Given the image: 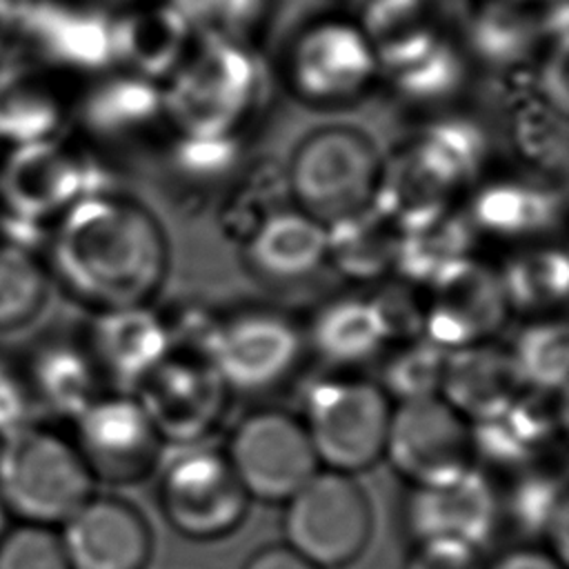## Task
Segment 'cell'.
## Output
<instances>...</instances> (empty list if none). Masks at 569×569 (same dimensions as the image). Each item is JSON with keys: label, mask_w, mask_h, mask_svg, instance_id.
Here are the masks:
<instances>
[{"label": "cell", "mask_w": 569, "mask_h": 569, "mask_svg": "<svg viewBox=\"0 0 569 569\" xmlns=\"http://www.w3.org/2000/svg\"><path fill=\"white\" fill-rule=\"evenodd\" d=\"M9 518H11V513H9V509H7V505H4V500H2V496H0V538H2V533L11 527V525H9Z\"/></svg>", "instance_id": "cell-49"}, {"label": "cell", "mask_w": 569, "mask_h": 569, "mask_svg": "<svg viewBox=\"0 0 569 569\" xmlns=\"http://www.w3.org/2000/svg\"><path fill=\"white\" fill-rule=\"evenodd\" d=\"M311 342L336 365H358L391 342L373 298H342L322 307L311 325Z\"/></svg>", "instance_id": "cell-28"}, {"label": "cell", "mask_w": 569, "mask_h": 569, "mask_svg": "<svg viewBox=\"0 0 569 569\" xmlns=\"http://www.w3.org/2000/svg\"><path fill=\"white\" fill-rule=\"evenodd\" d=\"M565 396V389L545 391L527 387L513 405L498 416L471 422L476 456H482L502 467H518L553 436L558 425H565V405L553 407Z\"/></svg>", "instance_id": "cell-22"}, {"label": "cell", "mask_w": 569, "mask_h": 569, "mask_svg": "<svg viewBox=\"0 0 569 569\" xmlns=\"http://www.w3.org/2000/svg\"><path fill=\"white\" fill-rule=\"evenodd\" d=\"M224 456L249 498L269 502H284L320 469L302 420L278 409L247 416Z\"/></svg>", "instance_id": "cell-10"}, {"label": "cell", "mask_w": 569, "mask_h": 569, "mask_svg": "<svg viewBox=\"0 0 569 569\" xmlns=\"http://www.w3.org/2000/svg\"><path fill=\"white\" fill-rule=\"evenodd\" d=\"M247 260L271 280H300L327 260V224L302 209H280L247 238Z\"/></svg>", "instance_id": "cell-23"}, {"label": "cell", "mask_w": 569, "mask_h": 569, "mask_svg": "<svg viewBox=\"0 0 569 569\" xmlns=\"http://www.w3.org/2000/svg\"><path fill=\"white\" fill-rule=\"evenodd\" d=\"M22 369L33 402H40L60 416L76 418L100 396L102 373L87 345L58 338L40 342Z\"/></svg>", "instance_id": "cell-24"}, {"label": "cell", "mask_w": 569, "mask_h": 569, "mask_svg": "<svg viewBox=\"0 0 569 569\" xmlns=\"http://www.w3.org/2000/svg\"><path fill=\"white\" fill-rule=\"evenodd\" d=\"M391 398L380 385L353 378L316 382L305 398L302 425L320 467L356 473L382 453Z\"/></svg>", "instance_id": "cell-6"}, {"label": "cell", "mask_w": 569, "mask_h": 569, "mask_svg": "<svg viewBox=\"0 0 569 569\" xmlns=\"http://www.w3.org/2000/svg\"><path fill=\"white\" fill-rule=\"evenodd\" d=\"M162 113V89L138 73L100 80L80 104V120L93 136L118 138L149 124Z\"/></svg>", "instance_id": "cell-30"}, {"label": "cell", "mask_w": 569, "mask_h": 569, "mask_svg": "<svg viewBox=\"0 0 569 569\" xmlns=\"http://www.w3.org/2000/svg\"><path fill=\"white\" fill-rule=\"evenodd\" d=\"M300 351L298 329L271 311H249L220 322L209 342V360L224 385L242 391L280 382L296 367Z\"/></svg>", "instance_id": "cell-15"}, {"label": "cell", "mask_w": 569, "mask_h": 569, "mask_svg": "<svg viewBox=\"0 0 569 569\" xmlns=\"http://www.w3.org/2000/svg\"><path fill=\"white\" fill-rule=\"evenodd\" d=\"M287 547L320 569L353 562L371 536V507L349 476L320 467L284 500Z\"/></svg>", "instance_id": "cell-7"}, {"label": "cell", "mask_w": 569, "mask_h": 569, "mask_svg": "<svg viewBox=\"0 0 569 569\" xmlns=\"http://www.w3.org/2000/svg\"><path fill=\"white\" fill-rule=\"evenodd\" d=\"M509 353L527 387L545 391L565 389L569 331L562 320L542 318L527 325L509 347Z\"/></svg>", "instance_id": "cell-37"}, {"label": "cell", "mask_w": 569, "mask_h": 569, "mask_svg": "<svg viewBox=\"0 0 569 569\" xmlns=\"http://www.w3.org/2000/svg\"><path fill=\"white\" fill-rule=\"evenodd\" d=\"M238 153L240 149L236 136L180 133L173 149V162L178 171L191 178L211 180L229 173L238 160Z\"/></svg>", "instance_id": "cell-42"}, {"label": "cell", "mask_w": 569, "mask_h": 569, "mask_svg": "<svg viewBox=\"0 0 569 569\" xmlns=\"http://www.w3.org/2000/svg\"><path fill=\"white\" fill-rule=\"evenodd\" d=\"M525 389L509 349L487 340L447 351L440 396L469 422L498 416Z\"/></svg>", "instance_id": "cell-19"}, {"label": "cell", "mask_w": 569, "mask_h": 569, "mask_svg": "<svg viewBox=\"0 0 569 569\" xmlns=\"http://www.w3.org/2000/svg\"><path fill=\"white\" fill-rule=\"evenodd\" d=\"M427 287L422 331L447 351L487 342L507 320L509 305L498 271L471 256L438 273Z\"/></svg>", "instance_id": "cell-14"}, {"label": "cell", "mask_w": 569, "mask_h": 569, "mask_svg": "<svg viewBox=\"0 0 569 569\" xmlns=\"http://www.w3.org/2000/svg\"><path fill=\"white\" fill-rule=\"evenodd\" d=\"M0 569H71L53 527L18 522L0 538Z\"/></svg>", "instance_id": "cell-41"}, {"label": "cell", "mask_w": 569, "mask_h": 569, "mask_svg": "<svg viewBox=\"0 0 569 569\" xmlns=\"http://www.w3.org/2000/svg\"><path fill=\"white\" fill-rule=\"evenodd\" d=\"M53 278L104 311L147 305L167 273V240L136 200L100 191L73 202L49 231Z\"/></svg>", "instance_id": "cell-1"}, {"label": "cell", "mask_w": 569, "mask_h": 569, "mask_svg": "<svg viewBox=\"0 0 569 569\" xmlns=\"http://www.w3.org/2000/svg\"><path fill=\"white\" fill-rule=\"evenodd\" d=\"M542 22H538L518 0H485L467 22L469 49L487 64L513 69L531 56Z\"/></svg>", "instance_id": "cell-31"}, {"label": "cell", "mask_w": 569, "mask_h": 569, "mask_svg": "<svg viewBox=\"0 0 569 569\" xmlns=\"http://www.w3.org/2000/svg\"><path fill=\"white\" fill-rule=\"evenodd\" d=\"M73 425L71 440L93 478L133 482L160 458L162 438L136 396L100 393L73 418Z\"/></svg>", "instance_id": "cell-13"}, {"label": "cell", "mask_w": 569, "mask_h": 569, "mask_svg": "<svg viewBox=\"0 0 569 569\" xmlns=\"http://www.w3.org/2000/svg\"><path fill=\"white\" fill-rule=\"evenodd\" d=\"M9 2H16V0H9Z\"/></svg>", "instance_id": "cell-51"}, {"label": "cell", "mask_w": 569, "mask_h": 569, "mask_svg": "<svg viewBox=\"0 0 569 569\" xmlns=\"http://www.w3.org/2000/svg\"><path fill=\"white\" fill-rule=\"evenodd\" d=\"M49 269L33 249L0 240V331L20 329L42 309Z\"/></svg>", "instance_id": "cell-35"}, {"label": "cell", "mask_w": 569, "mask_h": 569, "mask_svg": "<svg viewBox=\"0 0 569 569\" xmlns=\"http://www.w3.org/2000/svg\"><path fill=\"white\" fill-rule=\"evenodd\" d=\"M405 151L433 184L451 193L480 171L487 140L473 122L449 118L429 124Z\"/></svg>", "instance_id": "cell-29"}, {"label": "cell", "mask_w": 569, "mask_h": 569, "mask_svg": "<svg viewBox=\"0 0 569 569\" xmlns=\"http://www.w3.org/2000/svg\"><path fill=\"white\" fill-rule=\"evenodd\" d=\"M385 76L400 96L413 102H433L458 91L465 80V62L460 51L440 36L425 53Z\"/></svg>", "instance_id": "cell-39"}, {"label": "cell", "mask_w": 569, "mask_h": 569, "mask_svg": "<svg viewBox=\"0 0 569 569\" xmlns=\"http://www.w3.org/2000/svg\"><path fill=\"white\" fill-rule=\"evenodd\" d=\"M429 4L431 0H362L360 29L371 42H380L407 29L429 24Z\"/></svg>", "instance_id": "cell-43"}, {"label": "cell", "mask_w": 569, "mask_h": 569, "mask_svg": "<svg viewBox=\"0 0 569 569\" xmlns=\"http://www.w3.org/2000/svg\"><path fill=\"white\" fill-rule=\"evenodd\" d=\"M289 80L309 102H342L362 93L378 76L373 42L349 20L309 24L291 44Z\"/></svg>", "instance_id": "cell-12"}, {"label": "cell", "mask_w": 569, "mask_h": 569, "mask_svg": "<svg viewBox=\"0 0 569 569\" xmlns=\"http://www.w3.org/2000/svg\"><path fill=\"white\" fill-rule=\"evenodd\" d=\"M558 211L560 198L529 182H493L485 187L473 202L476 224L507 238L549 229Z\"/></svg>", "instance_id": "cell-32"}, {"label": "cell", "mask_w": 569, "mask_h": 569, "mask_svg": "<svg viewBox=\"0 0 569 569\" xmlns=\"http://www.w3.org/2000/svg\"><path fill=\"white\" fill-rule=\"evenodd\" d=\"M258 91V67L242 42L200 40L162 89V113L191 136H236Z\"/></svg>", "instance_id": "cell-3"}, {"label": "cell", "mask_w": 569, "mask_h": 569, "mask_svg": "<svg viewBox=\"0 0 569 569\" xmlns=\"http://www.w3.org/2000/svg\"><path fill=\"white\" fill-rule=\"evenodd\" d=\"M62 549L71 569H144L151 531L140 511L116 496H91L64 522Z\"/></svg>", "instance_id": "cell-16"}, {"label": "cell", "mask_w": 569, "mask_h": 569, "mask_svg": "<svg viewBox=\"0 0 569 569\" xmlns=\"http://www.w3.org/2000/svg\"><path fill=\"white\" fill-rule=\"evenodd\" d=\"M380 167L376 147L362 131L322 127L298 144L284 176L298 209L329 224L373 200Z\"/></svg>", "instance_id": "cell-5"}, {"label": "cell", "mask_w": 569, "mask_h": 569, "mask_svg": "<svg viewBox=\"0 0 569 569\" xmlns=\"http://www.w3.org/2000/svg\"><path fill=\"white\" fill-rule=\"evenodd\" d=\"M18 33L29 36L33 49L56 67L102 71L116 62L111 18L62 2H40L18 13Z\"/></svg>", "instance_id": "cell-18"}, {"label": "cell", "mask_w": 569, "mask_h": 569, "mask_svg": "<svg viewBox=\"0 0 569 569\" xmlns=\"http://www.w3.org/2000/svg\"><path fill=\"white\" fill-rule=\"evenodd\" d=\"M358 2H362V0H358Z\"/></svg>", "instance_id": "cell-52"}, {"label": "cell", "mask_w": 569, "mask_h": 569, "mask_svg": "<svg viewBox=\"0 0 569 569\" xmlns=\"http://www.w3.org/2000/svg\"><path fill=\"white\" fill-rule=\"evenodd\" d=\"M138 402L158 436L191 445L224 416L229 387L207 356L169 351L138 385Z\"/></svg>", "instance_id": "cell-11"}, {"label": "cell", "mask_w": 569, "mask_h": 569, "mask_svg": "<svg viewBox=\"0 0 569 569\" xmlns=\"http://www.w3.org/2000/svg\"><path fill=\"white\" fill-rule=\"evenodd\" d=\"M498 276L509 309L540 313L560 305L567 296L569 267L560 249L518 253Z\"/></svg>", "instance_id": "cell-34"}, {"label": "cell", "mask_w": 569, "mask_h": 569, "mask_svg": "<svg viewBox=\"0 0 569 569\" xmlns=\"http://www.w3.org/2000/svg\"><path fill=\"white\" fill-rule=\"evenodd\" d=\"M100 171L62 142L47 140L9 147L0 164V207L7 233L0 238L33 249L36 236L53 224L73 202L107 191Z\"/></svg>", "instance_id": "cell-4"}, {"label": "cell", "mask_w": 569, "mask_h": 569, "mask_svg": "<svg viewBox=\"0 0 569 569\" xmlns=\"http://www.w3.org/2000/svg\"><path fill=\"white\" fill-rule=\"evenodd\" d=\"M498 516V496L476 467L447 482L418 485L407 498V527L416 540L451 538L480 547L496 531Z\"/></svg>", "instance_id": "cell-17"}, {"label": "cell", "mask_w": 569, "mask_h": 569, "mask_svg": "<svg viewBox=\"0 0 569 569\" xmlns=\"http://www.w3.org/2000/svg\"><path fill=\"white\" fill-rule=\"evenodd\" d=\"M87 349L102 376L138 385L167 353L169 331L147 305L98 311Z\"/></svg>", "instance_id": "cell-20"}, {"label": "cell", "mask_w": 569, "mask_h": 569, "mask_svg": "<svg viewBox=\"0 0 569 569\" xmlns=\"http://www.w3.org/2000/svg\"><path fill=\"white\" fill-rule=\"evenodd\" d=\"M513 147L533 164L562 169L567 162V113L547 102L538 89L513 100Z\"/></svg>", "instance_id": "cell-36"}, {"label": "cell", "mask_w": 569, "mask_h": 569, "mask_svg": "<svg viewBox=\"0 0 569 569\" xmlns=\"http://www.w3.org/2000/svg\"><path fill=\"white\" fill-rule=\"evenodd\" d=\"M93 482L73 440L49 427L29 422L0 440V496L20 522L62 525Z\"/></svg>", "instance_id": "cell-2"}, {"label": "cell", "mask_w": 569, "mask_h": 569, "mask_svg": "<svg viewBox=\"0 0 569 569\" xmlns=\"http://www.w3.org/2000/svg\"><path fill=\"white\" fill-rule=\"evenodd\" d=\"M445 360L447 349L427 336H413L387 358L380 387L389 398H396L398 402L436 396L440 393Z\"/></svg>", "instance_id": "cell-38"}, {"label": "cell", "mask_w": 569, "mask_h": 569, "mask_svg": "<svg viewBox=\"0 0 569 569\" xmlns=\"http://www.w3.org/2000/svg\"><path fill=\"white\" fill-rule=\"evenodd\" d=\"M518 2H525V0H518Z\"/></svg>", "instance_id": "cell-50"}, {"label": "cell", "mask_w": 569, "mask_h": 569, "mask_svg": "<svg viewBox=\"0 0 569 569\" xmlns=\"http://www.w3.org/2000/svg\"><path fill=\"white\" fill-rule=\"evenodd\" d=\"M244 569H320L300 553H296L287 545H276V547H264L258 553H253Z\"/></svg>", "instance_id": "cell-47"}, {"label": "cell", "mask_w": 569, "mask_h": 569, "mask_svg": "<svg viewBox=\"0 0 569 569\" xmlns=\"http://www.w3.org/2000/svg\"><path fill=\"white\" fill-rule=\"evenodd\" d=\"M158 498L169 525L193 540L231 533L249 509V493L229 458L213 449L180 453L164 469Z\"/></svg>", "instance_id": "cell-9"}, {"label": "cell", "mask_w": 569, "mask_h": 569, "mask_svg": "<svg viewBox=\"0 0 569 569\" xmlns=\"http://www.w3.org/2000/svg\"><path fill=\"white\" fill-rule=\"evenodd\" d=\"M113 58L124 62L131 73L149 80L169 78L189 51L193 36L178 9L164 0L138 4L111 18Z\"/></svg>", "instance_id": "cell-21"}, {"label": "cell", "mask_w": 569, "mask_h": 569, "mask_svg": "<svg viewBox=\"0 0 569 569\" xmlns=\"http://www.w3.org/2000/svg\"><path fill=\"white\" fill-rule=\"evenodd\" d=\"M198 40H231L253 31L267 13L269 0H169Z\"/></svg>", "instance_id": "cell-40"}, {"label": "cell", "mask_w": 569, "mask_h": 569, "mask_svg": "<svg viewBox=\"0 0 569 569\" xmlns=\"http://www.w3.org/2000/svg\"><path fill=\"white\" fill-rule=\"evenodd\" d=\"M385 453L411 487L453 480L473 469L471 422L440 393L402 400L391 409Z\"/></svg>", "instance_id": "cell-8"}, {"label": "cell", "mask_w": 569, "mask_h": 569, "mask_svg": "<svg viewBox=\"0 0 569 569\" xmlns=\"http://www.w3.org/2000/svg\"><path fill=\"white\" fill-rule=\"evenodd\" d=\"M18 38V11L16 2L0 0V62Z\"/></svg>", "instance_id": "cell-48"}, {"label": "cell", "mask_w": 569, "mask_h": 569, "mask_svg": "<svg viewBox=\"0 0 569 569\" xmlns=\"http://www.w3.org/2000/svg\"><path fill=\"white\" fill-rule=\"evenodd\" d=\"M489 569H565V562L547 549L518 547L505 551Z\"/></svg>", "instance_id": "cell-46"}, {"label": "cell", "mask_w": 569, "mask_h": 569, "mask_svg": "<svg viewBox=\"0 0 569 569\" xmlns=\"http://www.w3.org/2000/svg\"><path fill=\"white\" fill-rule=\"evenodd\" d=\"M400 231L396 218L369 202L327 224V260L349 278H376L393 267Z\"/></svg>", "instance_id": "cell-25"}, {"label": "cell", "mask_w": 569, "mask_h": 569, "mask_svg": "<svg viewBox=\"0 0 569 569\" xmlns=\"http://www.w3.org/2000/svg\"><path fill=\"white\" fill-rule=\"evenodd\" d=\"M471 227L449 204L402 224L393 267L416 282H431L438 273L469 256Z\"/></svg>", "instance_id": "cell-27"}, {"label": "cell", "mask_w": 569, "mask_h": 569, "mask_svg": "<svg viewBox=\"0 0 569 569\" xmlns=\"http://www.w3.org/2000/svg\"><path fill=\"white\" fill-rule=\"evenodd\" d=\"M507 513L511 522L525 536H542L551 542V553L558 560H567L569 516L565 482L549 473L522 476L507 500Z\"/></svg>", "instance_id": "cell-33"}, {"label": "cell", "mask_w": 569, "mask_h": 569, "mask_svg": "<svg viewBox=\"0 0 569 569\" xmlns=\"http://www.w3.org/2000/svg\"><path fill=\"white\" fill-rule=\"evenodd\" d=\"M64 107L51 84L31 69H0V142L24 147L56 140Z\"/></svg>", "instance_id": "cell-26"}, {"label": "cell", "mask_w": 569, "mask_h": 569, "mask_svg": "<svg viewBox=\"0 0 569 569\" xmlns=\"http://www.w3.org/2000/svg\"><path fill=\"white\" fill-rule=\"evenodd\" d=\"M33 405L22 362L0 351V440L31 422Z\"/></svg>", "instance_id": "cell-44"}, {"label": "cell", "mask_w": 569, "mask_h": 569, "mask_svg": "<svg viewBox=\"0 0 569 569\" xmlns=\"http://www.w3.org/2000/svg\"><path fill=\"white\" fill-rule=\"evenodd\" d=\"M405 569H485L480 547L451 538L416 540Z\"/></svg>", "instance_id": "cell-45"}]
</instances>
